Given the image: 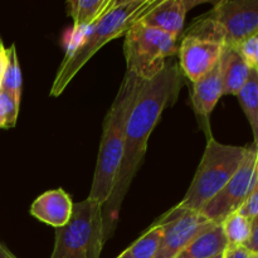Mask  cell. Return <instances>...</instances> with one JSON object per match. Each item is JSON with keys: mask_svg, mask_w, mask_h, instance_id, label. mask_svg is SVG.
<instances>
[{"mask_svg": "<svg viewBox=\"0 0 258 258\" xmlns=\"http://www.w3.org/2000/svg\"><path fill=\"white\" fill-rule=\"evenodd\" d=\"M183 77L178 64L166 62L159 75L144 83L126 123L125 146L112 194L102 207L103 238L112 236L118 222L121 204L138 173L148 148L149 138L161 113L178 97Z\"/></svg>", "mask_w": 258, "mask_h": 258, "instance_id": "obj_1", "label": "cell"}, {"mask_svg": "<svg viewBox=\"0 0 258 258\" xmlns=\"http://www.w3.org/2000/svg\"><path fill=\"white\" fill-rule=\"evenodd\" d=\"M145 82L146 81L126 71L117 95L103 121L97 163L88 194V199L102 207L115 188L123 156L126 123Z\"/></svg>", "mask_w": 258, "mask_h": 258, "instance_id": "obj_2", "label": "cell"}, {"mask_svg": "<svg viewBox=\"0 0 258 258\" xmlns=\"http://www.w3.org/2000/svg\"><path fill=\"white\" fill-rule=\"evenodd\" d=\"M159 2L160 0H116L113 7L103 17L88 28L90 32L81 42L66 53L53 81L50 96L58 97L62 95L75 76L103 45L115 38L125 35L127 30L151 12Z\"/></svg>", "mask_w": 258, "mask_h": 258, "instance_id": "obj_3", "label": "cell"}, {"mask_svg": "<svg viewBox=\"0 0 258 258\" xmlns=\"http://www.w3.org/2000/svg\"><path fill=\"white\" fill-rule=\"evenodd\" d=\"M248 151L249 148L226 145L211 136L188 191L173 208L179 212L201 211L231 180Z\"/></svg>", "mask_w": 258, "mask_h": 258, "instance_id": "obj_4", "label": "cell"}, {"mask_svg": "<svg viewBox=\"0 0 258 258\" xmlns=\"http://www.w3.org/2000/svg\"><path fill=\"white\" fill-rule=\"evenodd\" d=\"M188 34L236 48L258 34V0H221L197 19Z\"/></svg>", "mask_w": 258, "mask_h": 258, "instance_id": "obj_5", "label": "cell"}, {"mask_svg": "<svg viewBox=\"0 0 258 258\" xmlns=\"http://www.w3.org/2000/svg\"><path fill=\"white\" fill-rule=\"evenodd\" d=\"M103 244L102 206L87 198L73 204L68 223L57 228L50 258H100Z\"/></svg>", "mask_w": 258, "mask_h": 258, "instance_id": "obj_6", "label": "cell"}, {"mask_svg": "<svg viewBox=\"0 0 258 258\" xmlns=\"http://www.w3.org/2000/svg\"><path fill=\"white\" fill-rule=\"evenodd\" d=\"M179 38L138 20L125 34L123 53L127 72L149 81L165 67L166 59L178 50Z\"/></svg>", "mask_w": 258, "mask_h": 258, "instance_id": "obj_7", "label": "cell"}, {"mask_svg": "<svg viewBox=\"0 0 258 258\" xmlns=\"http://www.w3.org/2000/svg\"><path fill=\"white\" fill-rule=\"evenodd\" d=\"M257 184L258 151L256 146L253 145L249 148L246 159L236 171V174L232 176L231 180L199 212L208 221L216 224H222V222L227 217L241 208L249 194L254 190Z\"/></svg>", "mask_w": 258, "mask_h": 258, "instance_id": "obj_8", "label": "cell"}, {"mask_svg": "<svg viewBox=\"0 0 258 258\" xmlns=\"http://www.w3.org/2000/svg\"><path fill=\"white\" fill-rule=\"evenodd\" d=\"M155 223L163 226V236L155 258H175L199 233L216 224L201 212H179L174 208Z\"/></svg>", "mask_w": 258, "mask_h": 258, "instance_id": "obj_9", "label": "cell"}, {"mask_svg": "<svg viewBox=\"0 0 258 258\" xmlns=\"http://www.w3.org/2000/svg\"><path fill=\"white\" fill-rule=\"evenodd\" d=\"M224 48L218 42L185 34L178 48L181 72L191 82H197L216 67Z\"/></svg>", "mask_w": 258, "mask_h": 258, "instance_id": "obj_10", "label": "cell"}, {"mask_svg": "<svg viewBox=\"0 0 258 258\" xmlns=\"http://www.w3.org/2000/svg\"><path fill=\"white\" fill-rule=\"evenodd\" d=\"M202 2L193 0H160L159 4L141 19L144 24L158 28L174 37H180L189 9Z\"/></svg>", "mask_w": 258, "mask_h": 258, "instance_id": "obj_11", "label": "cell"}, {"mask_svg": "<svg viewBox=\"0 0 258 258\" xmlns=\"http://www.w3.org/2000/svg\"><path fill=\"white\" fill-rule=\"evenodd\" d=\"M73 204L71 197L62 188L53 189L43 193L33 202L30 214L48 226L60 228L71 219Z\"/></svg>", "mask_w": 258, "mask_h": 258, "instance_id": "obj_12", "label": "cell"}, {"mask_svg": "<svg viewBox=\"0 0 258 258\" xmlns=\"http://www.w3.org/2000/svg\"><path fill=\"white\" fill-rule=\"evenodd\" d=\"M222 96H223V83H222L221 63L218 62L208 75L193 83L191 102L196 115L198 116L202 126L206 127V130H208L209 127V116L213 112Z\"/></svg>", "mask_w": 258, "mask_h": 258, "instance_id": "obj_13", "label": "cell"}, {"mask_svg": "<svg viewBox=\"0 0 258 258\" xmlns=\"http://www.w3.org/2000/svg\"><path fill=\"white\" fill-rule=\"evenodd\" d=\"M219 63H221L223 95L237 96L248 80L251 67L242 58L238 50L232 47L224 48Z\"/></svg>", "mask_w": 258, "mask_h": 258, "instance_id": "obj_14", "label": "cell"}, {"mask_svg": "<svg viewBox=\"0 0 258 258\" xmlns=\"http://www.w3.org/2000/svg\"><path fill=\"white\" fill-rule=\"evenodd\" d=\"M228 249L222 224H213L199 233L175 258H212Z\"/></svg>", "mask_w": 258, "mask_h": 258, "instance_id": "obj_15", "label": "cell"}, {"mask_svg": "<svg viewBox=\"0 0 258 258\" xmlns=\"http://www.w3.org/2000/svg\"><path fill=\"white\" fill-rule=\"evenodd\" d=\"M116 0H70L67 2L68 14L73 20L75 32L91 28L98 22Z\"/></svg>", "mask_w": 258, "mask_h": 258, "instance_id": "obj_16", "label": "cell"}, {"mask_svg": "<svg viewBox=\"0 0 258 258\" xmlns=\"http://www.w3.org/2000/svg\"><path fill=\"white\" fill-rule=\"evenodd\" d=\"M237 96L253 131V145H256L258 141V68H251L248 80Z\"/></svg>", "mask_w": 258, "mask_h": 258, "instance_id": "obj_17", "label": "cell"}, {"mask_svg": "<svg viewBox=\"0 0 258 258\" xmlns=\"http://www.w3.org/2000/svg\"><path fill=\"white\" fill-rule=\"evenodd\" d=\"M22 71H20L19 59L15 44L10 45L7 49V63H5L4 72L2 78V87L0 90L9 93L15 100L20 101L22 97Z\"/></svg>", "mask_w": 258, "mask_h": 258, "instance_id": "obj_18", "label": "cell"}, {"mask_svg": "<svg viewBox=\"0 0 258 258\" xmlns=\"http://www.w3.org/2000/svg\"><path fill=\"white\" fill-rule=\"evenodd\" d=\"M222 228L228 242V248L243 247L251 236V221L239 212H234L227 217L222 222Z\"/></svg>", "mask_w": 258, "mask_h": 258, "instance_id": "obj_19", "label": "cell"}, {"mask_svg": "<svg viewBox=\"0 0 258 258\" xmlns=\"http://www.w3.org/2000/svg\"><path fill=\"white\" fill-rule=\"evenodd\" d=\"M161 236H163V226L154 223L126 251L134 258H155L160 246Z\"/></svg>", "mask_w": 258, "mask_h": 258, "instance_id": "obj_20", "label": "cell"}, {"mask_svg": "<svg viewBox=\"0 0 258 258\" xmlns=\"http://www.w3.org/2000/svg\"><path fill=\"white\" fill-rule=\"evenodd\" d=\"M20 101L0 90V128H12L17 123Z\"/></svg>", "mask_w": 258, "mask_h": 258, "instance_id": "obj_21", "label": "cell"}, {"mask_svg": "<svg viewBox=\"0 0 258 258\" xmlns=\"http://www.w3.org/2000/svg\"><path fill=\"white\" fill-rule=\"evenodd\" d=\"M247 64L251 68H258V34L248 38L236 47Z\"/></svg>", "mask_w": 258, "mask_h": 258, "instance_id": "obj_22", "label": "cell"}, {"mask_svg": "<svg viewBox=\"0 0 258 258\" xmlns=\"http://www.w3.org/2000/svg\"><path fill=\"white\" fill-rule=\"evenodd\" d=\"M237 212H239L242 216L248 218L249 221L257 218L258 217V184L256 188H254V190L249 194L248 198L246 199V202L242 204V207Z\"/></svg>", "mask_w": 258, "mask_h": 258, "instance_id": "obj_23", "label": "cell"}, {"mask_svg": "<svg viewBox=\"0 0 258 258\" xmlns=\"http://www.w3.org/2000/svg\"><path fill=\"white\" fill-rule=\"evenodd\" d=\"M243 247L251 254L258 253V217L251 221V236Z\"/></svg>", "mask_w": 258, "mask_h": 258, "instance_id": "obj_24", "label": "cell"}, {"mask_svg": "<svg viewBox=\"0 0 258 258\" xmlns=\"http://www.w3.org/2000/svg\"><path fill=\"white\" fill-rule=\"evenodd\" d=\"M229 258H251V253L244 247H236V248H228Z\"/></svg>", "mask_w": 258, "mask_h": 258, "instance_id": "obj_25", "label": "cell"}, {"mask_svg": "<svg viewBox=\"0 0 258 258\" xmlns=\"http://www.w3.org/2000/svg\"><path fill=\"white\" fill-rule=\"evenodd\" d=\"M5 63H7V48L4 47L2 38H0V72L4 71Z\"/></svg>", "mask_w": 258, "mask_h": 258, "instance_id": "obj_26", "label": "cell"}, {"mask_svg": "<svg viewBox=\"0 0 258 258\" xmlns=\"http://www.w3.org/2000/svg\"><path fill=\"white\" fill-rule=\"evenodd\" d=\"M0 258H17L0 242Z\"/></svg>", "mask_w": 258, "mask_h": 258, "instance_id": "obj_27", "label": "cell"}, {"mask_svg": "<svg viewBox=\"0 0 258 258\" xmlns=\"http://www.w3.org/2000/svg\"><path fill=\"white\" fill-rule=\"evenodd\" d=\"M116 258H134L133 256H131V254L130 253H128V252L127 251H126V249H125V251H123L122 252V253H121L120 254V256H118V257H116Z\"/></svg>", "mask_w": 258, "mask_h": 258, "instance_id": "obj_28", "label": "cell"}, {"mask_svg": "<svg viewBox=\"0 0 258 258\" xmlns=\"http://www.w3.org/2000/svg\"><path fill=\"white\" fill-rule=\"evenodd\" d=\"M226 252H227V251H226ZM226 252H223V253L217 254V256H214V257H212V258H224V257H226Z\"/></svg>", "mask_w": 258, "mask_h": 258, "instance_id": "obj_29", "label": "cell"}, {"mask_svg": "<svg viewBox=\"0 0 258 258\" xmlns=\"http://www.w3.org/2000/svg\"><path fill=\"white\" fill-rule=\"evenodd\" d=\"M3 72H4V71H2V72H0V87H2V78H3Z\"/></svg>", "mask_w": 258, "mask_h": 258, "instance_id": "obj_30", "label": "cell"}, {"mask_svg": "<svg viewBox=\"0 0 258 258\" xmlns=\"http://www.w3.org/2000/svg\"><path fill=\"white\" fill-rule=\"evenodd\" d=\"M251 258H258V253L257 254H251Z\"/></svg>", "mask_w": 258, "mask_h": 258, "instance_id": "obj_31", "label": "cell"}, {"mask_svg": "<svg viewBox=\"0 0 258 258\" xmlns=\"http://www.w3.org/2000/svg\"><path fill=\"white\" fill-rule=\"evenodd\" d=\"M224 258H229V256H228V249H227V252H226V257Z\"/></svg>", "mask_w": 258, "mask_h": 258, "instance_id": "obj_32", "label": "cell"}, {"mask_svg": "<svg viewBox=\"0 0 258 258\" xmlns=\"http://www.w3.org/2000/svg\"><path fill=\"white\" fill-rule=\"evenodd\" d=\"M254 146H256V149H257V151H258V141H257V144Z\"/></svg>", "mask_w": 258, "mask_h": 258, "instance_id": "obj_33", "label": "cell"}]
</instances>
